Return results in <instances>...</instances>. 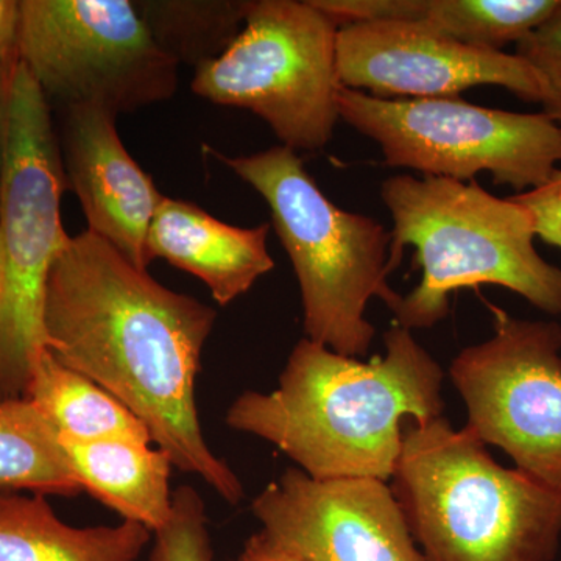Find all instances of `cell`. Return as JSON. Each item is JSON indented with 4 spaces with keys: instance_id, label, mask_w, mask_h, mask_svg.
Wrapping results in <instances>:
<instances>
[{
    "instance_id": "obj_1",
    "label": "cell",
    "mask_w": 561,
    "mask_h": 561,
    "mask_svg": "<svg viewBox=\"0 0 561 561\" xmlns=\"http://www.w3.org/2000/svg\"><path fill=\"white\" fill-rule=\"evenodd\" d=\"M216 319V309L162 286L88 230L69 239L47 279V350L139 419L173 468L238 505L241 479L210 449L195 400Z\"/></svg>"
},
{
    "instance_id": "obj_2",
    "label": "cell",
    "mask_w": 561,
    "mask_h": 561,
    "mask_svg": "<svg viewBox=\"0 0 561 561\" xmlns=\"http://www.w3.org/2000/svg\"><path fill=\"white\" fill-rule=\"evenodd\" d=\"M386 353L370 362L301 339L275 390L243 391L225 415L232 431L276 446L317 481L389 482L405 420L442 416L445 373L405 328L383 334Z\"/></svg>"
},
{
    "instance_id": "obj_3",
    "label": "cell",
    "mask_w": 561,
    "mask_h": 561,
    "mask_svg": "<svg viewBox=\"0 0 561 561\" xmlns=\"http://www.w3.org/2000/svg\"><path fill=\"white\" fill-rule=\"evenodd\" d=\"M390 482L427 561H552L559 553L561 491L502 467L443 415L405 423Z\"/></svg>"
},
{
    "instance_id": "obj_4",
    "label": "cell",
    "mask_w": 561,
    "mask_h": 561,
    "mask_svg": "<svg viewBox=\"0 0 561 561\" xmlns=\"http://www.w3.org/2000/svg\"><path fill=\"white\" fill-rule=\"evenodd\" d=\"M381 198L389 209V272L405 247L415 249L421 280L401 297L394 321L427 330L445 320L454 291L482 284L515 291L549 316H561V268L535 249L534 217L512 197L500 198L478 181L390 176Z\"/></svg>"
},
{
    "instance_id": "obj_5",
    "label": "cell",
    "mask_w": 561,
    "mask_h": 561,
    "mask_svg": "<svg viewBox=\"0 0 561 561\" xmlns=\"http://www.w3.org/2000/svg\"><path fill=\"white\" fill-rule=\"evenodd\" d=\"M205 150L271 208L300 286L306 339L343 356H367L376 334L365 316L368 302L379 298L393 311L402 297L387 280L390 232L371 217L332 203L289 147L245 157Z\"/></svg>"
},
{
    "instance_id": "obj_6",
    "label": "cell",
    "mask_w": 561,
    "mask_h": 561,
    "mask_svg": "<svg viewBox=\"0 0 561 561\" xmlns=\"http://www.w3.org/2000/svg\"><path fill=\"white\" fill-rule=\"evenodd\" d=\"M68 190L49 103L20 61L0 181V401L25 398L47 348L44 298L51 265L70 239L61 219Z\"/></svg>"
},
{
    "instance_id": "obj_7",
    "label": "cell",
    "mask_w": 561,
    "mask_h": 561,
    "mask_svg": "<svg viewBox=\"0 0 561 561\" xmlns=\"http://www.w3.org/2000/svg\"><path fill=\"white\" fill-rule=\"evenodd\" d=\"M339 25L311 0H251L242 32L195 69L198 98L249 110L291 150H320L341 119Z\"/></svg>"
},
{
    "instance_id": "obj_8",
    "label": "cell",
    "mask_w": 561,
    "mask_h": 561,
    "mask_svg": "<svg viewBox=\"0 0 561 561\" xmlns=\"http://www.w3.org/2000/svg\"><path fill=\"white\" fill-rule=\"evenodd\" d=\"M339 117L378 144L390 168L470 183L482 172L516 194L561 162V130L545 113L486 108L460 98L389 101L342 88Z\"/></svg>"
},
{
    "instance_id": "obj_9",
    "label": "cell",
    "mask_w": 561,
    "mask_h": 561,
    "mask_svg": "<svg viewBox=\"0 0 561 561\" xmlns=\"http://www.w3.org/2000/svg\"><path fill=\"white\" fill-rule=\"evenodd\" d=\"M20 61L50 110L117 117L173 98L179 65L130 0H20Z\"/></svg>"
},
{
    "instance_id": "obj_10",
    "label": "cell",
    "mask_w": 561,
    "mask_h": 561,
    "mask_svg": "<svg viewBox=\"0 0 561 561\" xmlns=\"http://www.w3.org/2000/svg\"><path fill=\"white\" fill-rule=\"evenodd\" d=\"M494 334L449 367L467 405V430L516 468L561 491V324L491 306Z\"/></svg>"
},
{
    "instance_id": "obj_11",
    "label": "cell",
    "mask_w": 561,
    "mask_h": 561,
    "mask_svg": "<svg viewBox=\"0 0 561 561\" xmlns=\"http://www.w3.org/2000/svg\"><path fill=\"white\" fill-rule=\"evenodd\" d=\"M342 88L389 101L459 98L474 87H501L540 103V77L518 55L465 46L419 22L342 25L335 43Z\"/></svg>"
},
{
    "instance_id": "obj_12",
    "label": "cell",
    "mask_w": 561,
    "mask_h": 561,
    "mask_svg": "<svg viewBox=\"0 0 561 561\" xmlns=\"http://www.w3.org/2000/svg\"><path fill=\"white\" fill-rule=\"evenodd\" d=\"M251 512L300 561H427L389 483L378 479L317 481L290 468Z\"/></svg>"
},
{
    "instance_id": "obj_13",
    "label": "cell",
    "mask_w": 561,
    "mask_h": 561,
    "mask_svg": "<svg viewBox=\"0 0 561 561\" xmlns=\"http://www.w3.org/2000/svg\"><path fill=\"white\" fill-rule=\"evenodd\" d=\"M62 165L88 231L147 271L151 220L164 198L149 173L133 160L117 135L116 116L92 106L60 110Z\"/></svg>"
},
{
    "instance_id": "obj_14",
    "label": "cell",
    "mask_w": 561,
    "mask_h": 561,
    "mask_svg": "<svg viewBox=\"0 0 561 561\" xmlns=\"http://www.w3.org/2000/svg\"><path fill=\"white\" fill-rule=\"evenodd\" d=\"M271 225L241 228L225 224L191 202L164 197L151 220V260L168 261L208 287L219 306L238 300L275 261L267 250Z\"/></svg>"
},
{
    "instance_id": "obj_15",
    "label": "cell",
    "mask_w": 561,
    "mask_h": 561,
    "mask_svg": "<svg viewBox=\"0 0 561 561\" xmlns=\"http://www.w3.org/2000/svg\"><path fill=\"white\" fill-rule=\"evenodd\" d=\"M561 0H313L342 25L419 22L432 32L483 50L522 43L559 9Z\"/></svg>"
},
{
    "instance_id": "obj_16",
    "label": "cell",
    "mask_w": 561,
    "mask_h": 561,
    "mask_svg": "<svg viewBox=\"0 0 561 561\" xmlns=\"http://www.w3.org/2000/svg\"><path fill=\"white\" fill-rule=\"evenodd\" d=\"M81 489L124 522L138 523L154 534L171 518V457L151 443L108 438L73 440L61 437Z\"/></svg>"
},
{
    "instance_id": "obj_17",
    "label": "cell",
    "mask_w": 561,
    "mask_h": 561,
    "mask_svg": "<svg viewBox=\"0 0 561 561\" xmlns=\"http://www.w3.org/2000/svg\"><path fill=\"white\" fill-rule=\"evenodd\" d=\"M151 535L131 522L69 526L43 494L0 490V561H138Z\"/></svg>"
},
{
    "instance_id": "obj_18",
    "label": "cell",
    "mask_w": 561,
    "mask_h": 561,
    "mask_svg": "<svg viewBox=\"0 0 561 561\" xmlns=\"http://www.w3.org/2000/svg\"><path fill=\"white\" fill-rule=\"evenodd\" d=\"M25 398L49 419L61 437L153 443L147 427L122 402L87 376L62 365L47 348L33 367Z\"/></svg>"
},
{
    "instance_id": "obj_19",
    "label": "cell",
    "mask_w": 561,
    "mask_h": 561,
    "mask_svg": "<svg viewBox=\"0 0 561 561\" xmlns=\"http://www.w3.org/2000/svg\"><path fill=\"white\" fill-rule=\"evenodd\" d=\"M0 490L66 497L83 493L57 427L27 398L0 401Z\"/></svg>"
},
{
    "instance_id": "obj_20",
    "label": "cell",
    "mask_w": 561,
    "mask_h": 561,
    "mask_svg": "<svg viewBox=\"0 0 561 561\" xmlns=\"http://www.w3.org/2000/svg\"><path fill=\"white\" fill-rule=\"evenodd\" d=\"M135 7L169 58L198 69L234 43L251 0H136Z\"/></svg>"
},
{
    "instance_id": "obj_21",
    "label": "cell",
    "mask_w": 561,
    "mask_h": 561,
    "mask_svg": "<svg viewBox=\"0 0 561 561\" xmlns=\"http://www.w3.org/2000/svg\"><path fill=\"white\" fill-rule=\"evenodd\" d=\"M153 535L149 561H213L205 502L191 485L173 491L171 518Z\"/></svg>"
},
{
    "instance_id": "obj_22",
    "label": "cell",
    "mask_w": 561,
    "mask_h": 561,
    "mask_svg": "<svg viewBox=\"0 0 561 561\" xmlns=\"http://www.w3.org/2000/svg\"><path fill=\"white\" fill-rule=\"evenodd\" d=\"M516 55L540 77L542 113L561 130V3L548 21L516 44Z\"/></svg>"
},
{
    "instance_id": "obj_23",
    "label": "cell",
    "mask_w": 561,
    "mask_h": 561,
    "mask_svg": "<svg viewBox=\"0 0 561 561\" xmlns=\"http://www.w3.org/2000/svg\"><path fill=\"white\" fill-rule=\"evenodd\" d=\"M511 197L529 209L537 238L561 250V169H557L540 187Z\"/></svg>"
},
{
    "instance_id": "obj_24",
    "label": "cell",
    "mask_w": 561,
    "mask_h": 561,
    "mask_svg": "<svg viewBox=\"0 0 561 561\" xmlns=\"http://www.w3.org/2000/svg\"><path fill=\"white\" fill-rule=\"evenodd\" d=\"M20 0H0V80L20 65Z\"/></svg>"
},
{
    "instance_id": "obj_25",
    "label": "cell",
    "mask_w": 561,
    "mask_h": 561,
    "mask_svg": "<svg viewBox=\"0 0 561 561\" xmlns=\"http://www.w3.org/2000/svg\"><path fill=\"white\" fill-rule=\"evenodd\" d=\"M232 561H300L289 551L260 530L251 535L242 552Z\"/></svg>"
},
{
    "instance_id": "obj_26",
    "label": "cell",
    "mask_w": 561,
    "mask_h": 561,
    "mask_svg": "<svg viewBox=\"0 0 561 561\" xmlns=\"http://www.w3.org/2000/svg\"><path fill=\"white\" fill-rule=\"evenodd\" d=\"M11 79L0 80V181H2L3 153H5L7 103H9Z\"/></svg>"
}]
</instances>
